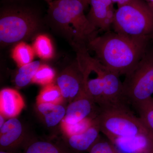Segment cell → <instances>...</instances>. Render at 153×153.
I'll list each match as a JSON object with an SVG mask.
<instances>
[{"instance_id":"4316f807","label":"cell","mask_w":153,"mask_h":153,"mask_svg":"<svg viewBox=\"0 0 153 153\" xmlns=\"http://www.w3.org/2000/svg\"><path fill=\"white\" fill-rule=\"evenodd\" d=\"M5 118H6L3 116L2 115L0 114V128L2 127L5 123Z\"/></svg>"},{"instance_id":"8992f818","label":"cell","mask_w":153,"mask_h":153,"mask_svg":"<svg viewBox=\"0 0 153 153\" xmlns=\"http://www.w3.org/2000/svg\"><path fill=\"white\" fill-rule=\"evenodd\" d=\"M124 93L129 104L135 107L152 97L153 52L147 49L137 65L126 74Z\"/></svg>"},{"instance_id":"f1b7e54d","label":"cell","mask_w":153,"mask_h":153,"mask_svg":"<svg viewBox=\"0 0 153 153\" xmlns=\"http://www.w3.org/2000/svg\"><path fill=\"white\" fill-rule=\"evenodd\" d=\"M0 153H12L11 152H7V151H1Z\"/></svg>"},{"instance_id":"e0dca14e","label":"cell","mask_w":153,"mask_h":153,"mask_svg":"<svg viewBox=\"0 0 153 153\" xmlns=\"http://www.w3.org/2000/svg\"><path fill=\"white\" fill-rule=\"evenodd\" d=\"M64 98L59 87L52 83L44 86L36 98V103L61 104Z\"/></svg>"},{"instance_id":"8fae6325","label":"cell","mask_w":153,"mask_h":153,"mask_svg":"<svg viewBox=\"0 0 153 153\" xmlns=\"http://www.w3.org/2000/svg\"><path fill=\"white\" fill-rule=\"evenodd\" d=\"M0 128L1 151L11 152L23 144L25 140L23 126L16 117L7 120Z\"/></svg>"},{"instance_id":"ac0fdd59","label":"cell","mask_w":153,"mask_h":153,"mask_svg":"<svg viewBox=\"0 0 153 153\" xmlns=\"http://www.w3.org/2000/svg\"><path fill=\"white\" fill-rule=\"evenodd\" d=\"M41 65L40 61H35L20 67L15 78L16 85L19 88L24 87L32 83L33 78Z\"/></svg>"},{"instance_id":"7a4b0ae2","label":"cell","mask_w":153,"mask_h":153,"mask_svg":"<svg viewBox=\"0 0 153 153\" xmlns=\"http://www.w3.org/2000/svg\"><path fill=\"white\" fill-rule=\"evenodd\" d=\"M49 4L50 19L73 47H87L98 36V30L88 21L80 0H54Z\"/></svg>"},{"instance_id":"3957f363","label":"cell","mask_w":153,"mask_h":153,"mask_svg":"<svg viewBox=\"0 0 153 153\" xmlns=\"http://www.w3.org/2000/svg\"><path fill=\"white\" fill-rule=\"evenodd\" d=\"M112 29L131 38L148 39L153 32V12L143 0H130L116 10Z\"/></svg>"},{"instance_id":"5bb4252c","label":"cell","mask_w":153,"mask_h":153,"mask_svg":"<svg viewBox=\"0 0 153 153\" xmlns=\"http://www.w3.org/2000/svg\"><path fill=\"white\" fill-rule=\"evenodd\" d=\"M37 105L38 110L44 116L48 127L55 126L65 117L66 109L61 104L41 103Z\"/></svg>"},{"instance_id":"44dd1931","label":"cell","mask_w":153,"mask_h":153,"mask_svg":"<svg viewBox=\"0 0 153 153\" xmlns=\"http://www.w3.org/2000/svg\"><path fill=\"white\" fill-rule=\"evenodd\" d=\"M55 70L49 65L41 64L32 80V83L45 85L53 83L55 79Z\"/></svg>"},{"instance_id":"9a60e30c","label":"cell","mask_w":153,"mask_h":153,"mask_svg":"<svg viewBox=\"0 0 153 153\" xmlns=\"http://www.w3.org/2000/svg\"><path fill=\"white\" fill-rule=\"evenodd\" d=\"M22 153H71L68 149L60 145L41 140L28 141L24 145Z\"/></svg>"},{"instance_id":"484cf974","label":"cell","mask_w":153,"mask_h":153,"mask_svg":"<svg viewBox=\"0 0 153 153\" xmlns=\"http://www.w3.org/2000/svg\"><path fill=\"white\" fill-rule=\"evenodd\" d=\"M153 12V0H143Z\"/></svg>"},{"instance_id":"603a6c76","label":"cell","mask_w":153,"mask_h":153,"mask_svg":"<svg viewBox=\"0 0 153 153\" xmlns=\"http://www.w3.org/2000/svg\"><path fill=\"white\" fill-rule=\"evenodd\" d=\"M88 153H119L110 141L100 140L92 146Z\"/></svg>"},{"instance_id":"f546056e","label":"cell","mask_w":153,"mask_h":153,"mask_svg":"<svg viewBox=\"0 0 153 153\" xmlns=\"http://www.w3.org/2000/svg\"><path fill=\"white\" fill-rule=\"evenodd\" d=\"M45 1H47V2L49 4V3L51 2V1H52L53 0H45Z\"/></svg>"},{"instance_id":"4dcf8cb0","label":"cell","mask_w":153,"mask_h":153,"mask_svg":"<svg viewBox=\"0 0 153 153\" xmlns=\"http://www.w3.org/2000/svg\"><path fill=\"white\" fill-rule=\"evenodd\" d=\"M152 101H153V97H152Z\"/></svg>"},{"instance_id":"5b68a950","label":"cell","mask_w":153,"mask_h":153,"mask_svg":"<svg viewBox=\"0 0 153 153\" xmlns=\"http://www.w3.org/2000/svg\"><path fill=\"white\" fill-rule=\"evenodd\" d=\"M96 120L101 132L108 139L149 134L139 117L129 108H100Z\"/></svg>"},{"instance_id":"1f68e13d","label":"cell","mask_w":153,"mask_h":153,"mask_svg":"<svg viewBox=\"0 0 153 153\" xmlns=\"http://www.w3.org/2000/svg\"></svg>"},{"instance_id":"6da1fadb","label":"cell","mask_w":153,"mask_h":153,"mask_svg":"<svg viewBox=\"0 0 153 153\" xmlns=\"http://www.w3.org/2000/svg\"><path fill=\"white\" fill-rule=\"evenodd\" d=\"M147 39L131 38L111 30L98 35L87 47L102 65L120 76H126L142 57Z\"/></svg>"},{"instance_id":"7c38bea8","label":"cell","mask_w":153,"mask_h":153,"mask_svg":"<svg viewBox=\"0 0 153 153\" xmlns=\"http://www.w3.org/2000/svg\"><path fill=\"white\" fill-rule=\"evenodd\" d=\"M25 106L24 98L18 91L5 88L0 91V114L6 118L16 117Z\"/></svg>"},{"instance_id":"9c48e42d","label":"cell","mask_w":153,"mask_h":153,"mask_svg":"<svg viewBox=\"0 0 153 153\" xmlns=\"http://www.w3.org/2000/svg\"><path fill=\"white\" fill-rule=\"evenodd\" d=\"M111 0H90L87 19L98 31L108 32L112 29L116 10Z\"/></svg>"},{"instance_id":"ba28073f","label":"cell","mask_w":153,"mask_h":153,"mask_svg":"<svg viewBox=\"0 0 153 153\" xmlns=\"http://www.w3.org/2000/svg\"><path fill=\"white\" fill-rule=\"evenodd\" d=\"M100 108L91 98L85 90L67 107L63 121L75 123L85 120L94 119L99 113Z\"/></svg>"},{"instance_id":"83f0119b","label":"cell","mask_w":153,"mask_h":153,"mask_svg":"<svg viewBox=\"0 0 153 153\" xmlns=\"http://www.w3.org/2000/svg\"><path fill=\"white\" fill-rule=\"evenodd\" d=\"M80 1H81L82 4H83L85 9H86V8L89 5L90 0H80Z\"/></svg>"},{"instance_id":"7402d4cb","label":"cell","mask_w":153,"mask_h":153,"mask_svg":"<svg viewBox=\"0 0 153 153\" xmlns=\"http://www.w3.org/2000/svg\"><path fill=\"white\" fill-rule=\"evenodd\" d=\"M94 119L85 120L73 124L67 123L62 120L61 122V129L66 138L68 137L85 131L93 124Z\"/></svg>"},{"instance_id":"d6986e66","label":"cell","mask_w":153,"mask_h":153,"mask_svg":"<svg viewBox=\"0 0 153 153\" xmlns=\"http://www.w3.org/2000/svg\"><path fill=\"white\" fill-rule=\"evenodd\" d=\"M33 47L36 55L42 60H50L54 56L52 41L47 35L42 34L37 36L33 42Z\"/></svg>"},{"instance_id":"277c9868","label":"cell","mask_w":153,"mask_h":153,"mask_svg":"<svg viewBox=\"0 0 153 153\" xmlns=\"http://www.w3.org/2000/svg\"><path fill=\"white\" fill-rule=\"evenodd\" d=\"M38 16L33 11L22 7H10L1 11L0 42L5 46L30 39L40 27Z\"/></svg>"},{"instance_id":"30bf717a","label":"cell","mask_w":153,"mask_h":153,"mask_svg":"<svg viewBox=\"0 0 153 153\" xmlns=\"http://www.w3.org/2000/svg\"><path fill=\"white\" fill-rule=\"evenodd\" d=\"M108 139L119 153H153V140L149 134Z\"/></svg>"},{"instance_id":"52a82bcc","label":"cell","mask_w":153,"mask_h":153,"mask_svg":"<svg viewBox=\"0 0 153 153\" xmlns=\"http://www.w3.org/2000/svg\"><path fill=\"white\" fill-rule=\"evenodd\" d=\"M57 85L64 99L70 102L85 91L83 75L76 60L57 77Z\"/></svg>"},{"instance_id":"2e32d148","label":"cell","mask_w":153,"mask_h":153,"mask_svg":"<svg viewBox=\"0 0 153 153\" xmlns=\"http://www.w3.org/2000/svg\"><path fill=\"white\" fill-rule=\"evenodd\" d=\"M11 55L13 60L20 68L33 62L36 53L33 47L22 41L15 45Z\"/></svg>"},{"instance_id":"4fadbf2b","label":"cell","mask_w":153,"mask_h":153,"mask_svg":"<svg viewBox=\"0 0 153 153\" xmlns=\"http://www.w3.org/2000/svg\"><path fill=\"white\" fill-rule=\"evenodd\" d=\"M100 132L101 131L95 118L93 124L85 131L67 137V144L75 152H88L100 138Z\"/></svg>"},{"instance_id":"d4e9b609","label":"cell","mask_w":153,"mask_h":153,"mask_svg":"<svg viewBox=\"0 0 153 153\" xmlns=\"http://www.w3.org/2000/svg\"><path fill=\"white\" fill-rule=\"evenodd\" d=\"M114 4H117L118 7L126 4L130 0H111Z\"/></svg>"},{"instance_id":"cb8c5ba5","label":"cell","mask_w":153,"mask_h":153,"mask_svg":"<svg viewBox=\"0 0 153 153\" xmlns=\"http://www.w3.org/2000/svg\"><path fill=\"white\" fill-rule=\"evenodd\" d=\"M146 48L153 52V32L150 36L148 37Z\"/></svg>"},{"instance_id":"ffe728a7","label":"cell","mask_w":153,"mask_h":153,"mask_svg":"<svg viewBox=\"0 0 153 153\" xmlns=\"http://www.w3.org/2000/svg\"><path fill=\"white\" fill-rule=\"evenodd\" d=\"M140 120L153 140V102L152 97L134 107Z\"/></svg>"}]
</instances>
